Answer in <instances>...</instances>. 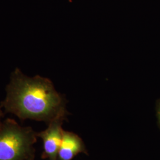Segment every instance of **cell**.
<instances>
[{
	"label": "cell",
	"mask_w": 160,
	"mask_h": 160,
	"mask_svg": "<svg viewBox=\"0 0 160 160\" xmlns=\"http://www.w3.org/2000/svg\"><path fill=\"white\" fill-rule=\"evenodd\" d=\"M59 119L52 120L49 126L39 134L43 139L45 152L50 160H57L62 139L63 131Z\"/></svg>",
	"instance_id": "3957f363"
},
{
	"label": "cell",
	"mask_w": 160,
	"mask_h": 160,
	"mask_svg": "<svg viewBox=\"0 0 160 160\" xmlns=\"http://www.w3.org/2000/svg\"><path fill=\"white\" fill-rule=\"evenodd\" d=\"M82 148V145L79 138L73 133L63 131L58 157L59 160H72Z\"/></svg>",
	"instance_id": "277c9868"
},
{
	"label": "cell",
	"mask_w": 160,
	"mask_h": 160,
	"mask_svg": "<svg viewBox=\"0 0 160 160\" xmlns=\"http://www.w3.org/2000/svg\"><path fill=\"white\" fill-rule=\"evenodd\" d=\"M2 105L22 119L52 121L64 114L62 98L50 80L39 75L27 77L18 69L12 74Z\"/></svg>",
	"instance_id": "6da1fadb"
},
{
	"label": "cell",
	"mask_w": 160,
	"mask_h": 160,
	"mask_svg": "<svg viewBox=\"0 0 160 160\" xmlns=\"http://www.w3.org/2000/svg\"><path fill=\"white\" fill-rule=\"evenodd\" d=\"M2 110L0 108V126L1 125V119L2 118Z\"/></svg>",
	"instance_id": "5b68a950"
},
{
	"label": "cell",
	"mask_w": 160,
	"mask_h": 160,
	"mask_svg": "<svg viewBox=\"0 0 160 160\" xmlns=\"http://www.w3.org/2000/svg\"><path fill=\"white\" fill-rule=\"evenodd\" d=\"M159 117H160V109H159Z\"/></svg>",
	"instance_id": "8992f818"
},
{
	"label": "cell",
	"mask_w": 160,
	"mask_h": 160,
	"mask_svg": "<svg viewBox=\"0 0 160 160\" xmlns=\"http://www.w3.org/2000/svg\"><path fill=\"white\" fill-rule=\"evenodd\" d=\"M35 142L34 132L28 128L7 120L0 126V160H24Z\"/></svg>",
	"instance_id": "7a4b0ae2"
}]
</instances>
